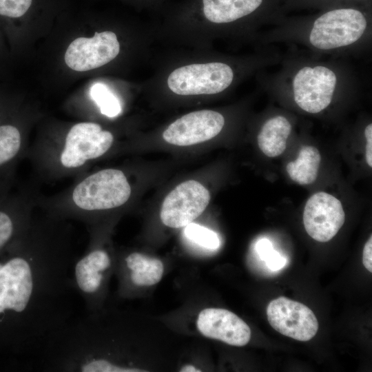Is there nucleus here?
I'll use <instances>...</instances> for the list:
<instances>
[{
    "label": "nucleus",
    "mask_w": 372,
    "mask_h": 372,
    "mask_svg": "<svg viewBox=\"0 0 372 372\" xmlns=\"http://www.w3.org/2000/svg\"><path fill=\"white\" fill-rule=\"evenodd\" d=\"M32 0H0V14L17 18L23 16L29 9Z\"/></svg>",
    "instance_id": "20"
},
{
    "label": "nucleus",
    "mask_w": 372,
    "mask_h": 372,
    "mask_svg": "<svg viewBox=\"0 0 372 372\" xmlns=\"http://www.w3.org/2000/svg\"><path fill=\"white\" fill-rule=\"evenodd\" d=\"M321 161L318 149L313 146H303L296 161L287 165V172L292 180L300 185H309L317 178Z\"/></svg>",
    "instance_id": "16"
},
{
    "label": "nucleus",
    "mask_w": 372,
    "mask_h": 372,
    "mask_svg": "<svg viewBox=\"0 0 372 372\" xmlns=\"http://www.w3.org/2000/svg\"><path fill=\"white\" fill-rule=\"evenodd\" d=\"M17 228L15 220L8 213L0 210V250L14 236Z\"/></svg>",
    "instance_id": "21"
},
{
    "label": "nucleus",
    "mask_w": 372,
    "mask_h": 372,
    "mask_svg": "<svg viewBox=\"0 0 372 372\" xmlns=\"http://www.w3.org/2000/svg\"><path fill=\"white\" fill-rule=\"evenodd\" d=\"M267 316L276 331L298 341L311 340L318 331L314 313L302 303L285 297H279L269 303Z\"/></svg>",
    "instance_id": "8"
},
{
    "label": "nucleus",
    "mask_w": 372,
    "mask_h": 372,
    "mask_svg": "<svg viewBox=\"0 0 372 372\" xmlns=\"http://www.w3.org/2000/svg\"><path fill=\"white\" fill-rule=\"evenodd\" d=\"M119 51L120 44L114 32L108 30L96 32L92 38L74 39L67 48L64 59L72 70L83 72L110 62Z\"/></svg>",
    "instance_id": "10"
},
{
    "label": "nucleus",
    "mask_w": 372,
    "mask_h": 372,
    "mask_svg": "<svg viewBox=\"0 0 372 372\" xmlns=\"http://www.w3.org/2000/svg\"><path fill=\"white\" fill-rule=\"evenodd\" d=\"M225 124L223 116L216 111L203 110L187 114L171 123L164 131V140L177 146H190L217 136Z\"/></svg>",
    "instance_id": "11"
},
{
    "label": "nucleus",
    "mask_w": 372,
    "mask_h": 372,
    "mask_svg": "<svg viewBox=\"0 0 372 372\" xmlns=\"http://www.w3.org/2000/svg\"><path fill=\"white\" fill-rule=\"evenodd\" d=\"M92 99L100 108L101 114L112 118L118 116L121 112V105L118 99L105 85L96 83L90 91Z\"/></svg>",
    "instance_id": "17"
},
{
    "label": "nucleus",
    "mask_w": 372,
    "mask_h": 372,
    "mask_svg": "<svg viewBox=\"0 0 372 372\" xmlns=\"http://www.w3.org/2000/svg\"><path fill=\"white\" fill-rule=\"evenodd\" d=\"M197 327L203 335L232 346H245L251 338V329L247 324L224 309L202 310L197 319Z\"/></svg>",
    "instance_id": "12"
},
{
    "label": "nucleus",
    "mask_w": 372,
    "mask_h": 372,
    "mask_svg": "<svg viewBox=\"0 0 372 372\" xmlns=\"http://www.w3.org/2000/svg\"><path fill=\"white\" fill-rule=\"evenodd\" d=\"M233 78L232 69L224 63H194L174 70L167 85L178 95L214 94L227 88Z\"/></svg>",
    "instance_id": "4"
},
{
    "label": "nucleus",
    "mask_w": 372,
    "mask_h": 372,
    "mask_svg": "<svg viewBox=\"0 0 372 372\" xmlns=\"http://www.w3.org/2000/svg\"><path fill=\"white\" fill-rule=\"evenodd\" d=\"M113 265L110 251L96 243H92L83 255L75 259L72 282L75 292L83 299L86 311L102 308Z\"/></svg>",
    "instance_id": "2"
},
{
    "label": "nucleus",
    "mask_w": 372,
    "mask_h": 372,
    "mask_svg": "<svg viewBox=\"0 0 372 372\" xmlns=\"http://www.w3.org/2000/svg\"><path fill=\"white\" fill-rule=\"evenodd\" d=\"M364 136L366 140L365 156L368 165L372 167V125L369 124L364 130Z\"/></svg>",
    "instance_id": "23"
},
{
    "label": "nucleus",
    "mask_w": 372,
    "mask_h": 372,
    "mask_svg": "<svg viewBox=\"0 0 372 372\" xmlns=\"http://www.w3.org/2000/svg\"><path fill=\"white\" fill-rule=\"evenodd\" d=\"M112 134L92 122L74 125L66 135L60 162L67 169H76L97 158L111 147Z\"/></svg>",
    "instance_id": "5"
},
{
    "label": "nucleus",
    "mask_w": 372,
    "mask_h": 372,
    "mask_svg": "<svg viewBox=\"0 0 372 372\" xmlns=\"http://www.w3.org/2000/svg\"><path fill=\"white\" fill-rule=\"evenodd\" d=\"M263 0H203L205 18L215 23H227L254 12Z\"/></svg>",
    "instance_id": "14"
},
{
    "label": "nucleus",
    "mask_w": 372,
    "mask_h": 372,
    "mask_svg": "<svg viewBox=\"0 0 372 372\" xmlns=\"http://www.w3.org/2000/svg\"><path fill=\"white\" fill-rule=\"evenodd\" d=\"M364 14L353 8L330 10L313 23L309 34L313 46L331 50L349 45L357 41L366 28Z\"/></svg>",
    "instance_id": "3"
},
{
    "label": "nucleus",
    "mask_w": 372,
    "mask_h": 372,
    "mask_svg": "<svg viewBox=\"0 0 372 372\" xmlns=\"http://www.w3.org/2000/svg\"><path fill=\"white\" fill-rule=\"evenodd\" d=\"M345 213L341 202L333 195L320 192L307 201L303 223L307 233L316 241L331 240L342 227Z\"/></svg>",
    "instance_id": "9"
},
{
    "label": "nucleus",
    "mask_w": 372,
    "mask_h": 372,
    "mask_svg": "<svg viewBox=\"0 0 372 372\" xmlns=\"http://www.w3.org/2000/svg\"><path fill=\"white\" fill-rule=\"evenodd\" d=\"M336 81L335 73L327 67H304L293 81L295 102L307 112L318 113L331 103Z\"/></svg>",
    "instance_id": "7"
},
{
    "label": "nucleus",
    "mask_w": 372,
    "mask_h": 372,
    "mask_svg": "<svg viewBox=\"0 0 372 372\" xmlns=\"http://www.w3.org/2000/svg\"><path fill=\"white\" fill-rule=\"evenodd\" d=\"M185 234L190 240L198 245L214 250L220 245L218 235L214 231L195 223H189L185 226Z\"/></svg>",
    "instance_id": "19"
},
{
    "label": "nucleus",
    "mask_w": 372,
    "mask_h": 372,
    "mask_svg": "<svg viewBox=\"0 0 372 372\" xmlns=\"http://www.w3.org/2000/svg\"><path fill=\"white\" fill-rule=\"evenodd\" d=\"M181 372H196V371H201V370H199L196 367L194 366L193 365H185L183 366L180 370Z\"/></svg>",
    "instance_id": "26"
},
{
    "label": "nucleus",
    "mask_w": 372,
    "mask_h": 372,
    "mask_svg": "<svg viewBox=\"0 0 372 372\" xmlns=\"http://www.w3.org/2000/svg\"><path fill=\"white\" fill-rule=\"evenodd\" d=\"M209 200V192L201 183L194 180L183 182L164 199L161 220L169 227H185L205 211Z\"/></svg>",
    "instance_id": "6"
},
{
    "label": "nucleus",
    "mask_w": 372,
    "mask_h": 372,
    "mask_svg": "<svg viewBox=\"0 0 372 372\" xmlns=\"http://www.w3.org/2000/svg\"><path fill=\"white\" fill-rule=\"evenodd\" d=\"M256 249L260 258L264 261L267 256L273 249V247L269 240L263 238L257 242Z\"/></svg>",
    "instance_id": "25"
},
{
    "label": "nucleus",
    "mask_w": 372,
    "mask_h": 372,
    "mask_svg": "<svg viewBox=\"0 0 372 372\" xmlns=\"http://www.w3.org/2000/svg\"><path fill=\"white\" fill-rule=\"evenodd\" d=\"M291 132V125L287 118L276 116L269 118L258 135V145L268 157H276L286 149L287 141Z\"/></svg>",
    "instance_id": "15"
},
{
    "label": "nucleus",
    "mask_w": 372,
    "mask_h": 372,
    "mask_svg": "<svg viewBox=\"0 0 372 372\" xmlns=\"http://www.w3.org/2000/svg\"><path fill=\"white\" fill-rule=\"evenodd\" d=\"M130 195L131 187L125 174L116 169H105L79 182L72 191V200L87 215L121 207Z\"/></svg>",
    "instance_id": "1"
},
{
    "label": "nucleus",
    "mask_w": 372,
    "mask_h": 372,
    "mask_svg": "<svg viewBox=\"0 0 372 372\" xmlns=\"http://www.w3.org/2000/svg\"><path fill=\"white\" fill-rule=\"evenodd\" d=\"M122 287L127 285L135 287L152 286L162 278L163 262L139 252H131L122 258L118 264Z\"/></svg>",
    "instance_id": "13"
},
{
    "label": "nucleus",
    "mask_w": 372,
    "mask_h": 372,
    "mask_svg": "<svg viewBox=\"0 0 372 372\" xmlns=\"http://www.w3.org/2000/svg\"><path fill=\"white\" fill-rule=\"evenodd\" d=\"M362 262L364 267L372 272V236H371L369 239L364 245L363 254H362Z\"/></svg>",
    "instance_id": "24"
},
{
    "label": "nucleus",
    "mask_w": 372,
    "mask_h": 372,
    "mask_svg": "<svg viewBox=\"0 0 372 372\" xmlns=\"http://www.w3.org/2000/svg\"><path fill=\"white\" fill-rule=\"evenodd\" d=\"M267 266L272 271H278L282 269L287 262L285 258L282 256L278 251L272 249L265 258Z\"/></svg>",
    "instance_id": "22"
},
{
    "label": "nucleus",
    "mask_w": 372,
    "mask_h": 372,
    "mask_svg": "<svg viewBox=\"0 0 372 372\" xmlns=\"http://www.w3.org/2000/svg\"><path fill=\"white\" fill-rule=\"evenodd\" d=\"M21 144V134L16 127L10 125L0 126V166L15 157Z\"/></svg>",
    "instance_id": "18"
}]
</instances>
